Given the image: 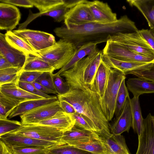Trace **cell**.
Here are the masks:
<instances>
[{
  "mask_svg": "<svg viewBox=\"0 0 154 154\" xmlns=\"http://www.w3.org/2000/svg\"><path fill=\"white\" fill-rule=\"evenodd\" d=\"M49 148L28 147H12L10 148L13 154H45L48 153Z\"/></svg>",
  "mask_w": 154,
  "mask_h": 154,
  "instance_id": "cell-43",
  "label": "cell"
},
{
  "mask_svg": "<svg viewBox=\"0 0 154 154\" xmlns=\"http://www.w3.org/2000/svg\"><path fill=\"white\" fill-rule=\"evenodd\" d=\"M77 49V48L72 43L60 38L52 46L35 51V56L48 63L56 70L64 66Z\"/></svg>",
  "mask_w": 154,
  "mask_h": 154,
  "instance_id": "cell-4",
  "label": "cell"
},
{
  "mask_svg": "<svg viewBox=\"0 0 154 154\" xmlns=\"http://www.w3.org/2000/svg\"><path fill=\"white\" fill-rule=\"evenodd\" d=\"M63 111L58 100L51 103L41 106L20 116L23 125L36 124L48 119L58 112Z\"/></svg>",
  "mask_w": 154,
  "mask_h": 154,
  "instance_id": "cell-11",
  "label": "cell"
},
{
  "mask_svg": "<svg viewBox=\"0 0 154 154\" xmlns=\"http://www.w3.org/2000/svg\"><path fill=\"white\" fill-rule=\"evenodd\" d=\"M88 5L94 21L103 23L113 22L118 19L106 2L99 0L88 1Z\"/></svg>",
  "mask_w": 154,
  "mask_h": 154,
  "instance_id": "cell-18",
  "label": "cell"
},
{
  "mask_svg": "<svg viewBox=\"0 0 154 154\" xmlns=\"http://www.w3.org/2000/svg\"><path fill=\"white\" fill-rule=\"evenodd\" d=\"M98 139L103 149V152L99 154H131L121 134H111L106 137L99 136Z\"/></svg>",
  "mask_w": 154,
  "mask_h": 154,
  "instance_id": "cell-16",
  "label": "cell"
},
{
  "mask_svg": "<svg viewBox=\"0 0 154 154\" xmlns=\"http://www.w3.org/2000/svg\"><path fill=\"white\" fill-rule=\"evenodd\" d=\"M70 115L75 120V125L97 133L94 124L87 117L77 112Z\"/></svg>",
  "mask_w": 154,
  "mask_h": 154,
  "instance_id": "cell-39",
  "label": "cell"
},
{
  "mask_svg": "<svg viewBox=\"0 0 154 154\" xmlns=\"http://www.w3.org/2000/svg\"><path fill=\"white\" fill-rule=\"evenodd\" d=\"M18 85L22 89L31 94L44 98H49L53 96L40 91L36 88L32 83L19 81Z\"/></svg>",
  "mask_w": 154,
  "mask_h": 154,
  "instance_id": "cell-44",
  "label": "cell"
},
{
  "mask_svg": "<svg viewBox=\"0 0 154 154\" xmlns=\"http://www.w3.org/2000/svg\"><path fill=\"white\" fill-rule=\"evenodd\" d=\"M33 5L42 13L64 3V0H30Z\"/></svg>",
  "mask_w": 154,
  "mask_h": 154,
  "instance_id": "cell-37",
  "label": "cell"
},
{
  "mask_svg": "<svg viewBox=\"0 0 154 154\" xmlns=\"http://www.w3.org/2000/svg\"><path fill=\"white\" fill-rule=\"evenodd\" d=\"M58 100L57 97L53 96L49 98L32 100L20 103L11 112L9 119L20 116L41 106L48 104Z\"/></svg>",
  "mask_w": 154,
  "mask_h": 154,
  "instance_id": "cell-25",
  "label": "cell"
},
{
  "mask_svg": "<svg viewBox=\"0 0 154 154\" xmlns=\"http://www.w3.org/2000/svg\"><path fill=\"white\" fill-rule=\"evenodd\" d=\"M128 89L134 97H139L141 94L154 93V82L146 81L139 78L128 79L126 82Z\"/></svg>",
  "mask_w": 154,
  "mask_h": 154,
  "instance_id": "cell-26",
  "label": "cell"
},
{
  "mask_svg": "<svg viewBox=\"0 0 154 154\" xmlns=\"http://www.w3.org/2000/svg\"><path fill=\"white\" fill-rule=\"evenodd\" d=\"M59 101L62 109L66 113L70 115L76 112L73 106L64 100Z\"/></svg>",
  "mask_w": 154,
  "mask_h": 154,
  "instance_id": "cell-48",
  "label": "cell"
},
{
  "mask_svg": "<svg viewBox=\"0 0 154 154\" xmlns=\"http://www.w3.org/2000/svg\"><path fill=\"white\" fill-rule=\"evenodd\" d=\"M20 103L0 92V118H6Z\"/></svg>",
  "mask_w": 154,
  "mask_h": 154,
  "instance_id": "cell-33",
  "label": "cell"
},
{
  "mask_svg": "<svg viewBox=\"0 0 154 154\" xmlns=\"http://www.w3.org/2000/svg\"><path fill=\"white\" fill-rule=\"evenodd\" d=\"M32 83L38 90L42 93L47 94H54L53 92L36 82H35Z\"/></svg>",
  "mask_w": 154,
  "mask_h": 154,
  "instance_id": "cell-50",
  "label": "cell"
},
{
  "mask_svg": "<svg viewBox=\"0 0 154 154\" xmlns=\"http://www.w3.org/2000/svg\"><path fill=\"white\" fill-rule=\"evenodd\" d=\"M131 6H134L142 14L149 26L154 29V0H128Z\"/></svg>",
  "mask_w": 154,
  "mask_h": 154,
  "instance_id": "cell-27",
  "label": "cell"
},
{
  "mask_svg": "<svg viewBox=\"0 0 154 154\" xmlns=\"http://www.w3.org/2000/svg\"><path fill=\"white\" fill-rule=\"evenodd\" d=\"M129 74H133L146 81L154 82V61L141 69L131 72Z\"/></svg>",
  "mask_w": 154,
  "mask_h": 154,
  "instance_id": "cell-40",
  "label": "cell"
},
{
  "mask_svg": "<svg viewBox=\"0 0 154 154\" xmlns=\"http://www.w3.org/2000/svg\"><path fill=\"white\" fill-rule=\"evenodd\" d=\"M149 113L144 119L141 133L138 136V145L136 154H154V120Z\"/></svg>",
  "mask_w": 154,
  "mask_h": 154,
  "instance_id": "cell-12",
  "label": "cell"
},
{
  "mask_svg": "<svg viewBox=\"0 0 154 154\" xmlns=\"http://www.w3.org/2000/svg\"><path fill=\"white\" fill-rule=\"evenodd\" d=\"M0 154H13L11 149L2 140L0 141Z\"/></svg>",
  "mask_w": 154,
  "mask_h": 154,
  "instance_id": "cell-49",
  "label": "cell"
},
{
  "mask_svg": "<svg viewBox=\"0 0 154 154\" xmlns=\"http://www.w3.org/2000/svg\"><path fill=\"white\" fill-rule=\"evenodd\" d=\"M102 52L103 55L127 62L149 63L154 61V57L140 55L109 40Z\"/></svg>",
  "mask_w": 154,
  "mask_h": 154,
  "instance_id": "cell-8",
  "label": "cell"
},
{
  "mask_svg": "<svg viewBox=\"0 0 154 154\" xmlns=\"http://www.w3.org/2000/svg\"><path fill=\"white\" fill-rule=\"evenodd\" d=\"M98 138L88 143H77L72 146L92 154H99L103 152V149Z\"/></svg>",
  "mask_w": 154,
  "mask_h": 154,
  "instance_id": "cell-36",
  "label": "cell"
},
{
  "mask_svg": "<svg viewBox=\"0 0 154 154\" xmlns=\"http://www.w3.org/2000/svg\"><path fill=\"white\" fill-rule=\"evenodd\" d=\"M0 55L5 57L13 67L22 69L25 63L26 54L10 45L5 34L0 33Z\"/></svg>",
  "mask_w": 154,
  "mask_h": 154,
  "instance_id": "cell-17",
  "label": "cell"
},
{
  "mask_svg": "<svg viewBox=\"0 0 154 154\" xmlns=\"http://www.w3.org/2000/svg\"><path fill=\"white\" fill-rule=\"evenodd\" d=\"M130 103L132 117L131 127L138 136L141 133L143 128V118L139 97L130 98Z\"/></svg>",
  "mask_w": 154,
  "mask_h": 154,
  "instance_id": "cell-30",
  "label": "cell"
},
{
  "mask_svg": "<svg viewBox=\"0 0 154 154\" xmlns=\"http://www.w3.org/2000/svg\"><path fill=\"white\" fill-rule=\"evenodd\" d=\"M5 35L6 41L12 47L26 54L36 56L35 51L23 39L12 31L7 32Z\"/></svg>",
  "mask_w": 154,
  "mask_h": 154,
  "instance_id": "cell-31",
  "label": "cell"
},
{
  "mask_svg": "<svg viewBox=\"0 0 154 154\" xmlns=\"http://www.w3.org/2000/svg\"><path fill=\"white\" fill-rule=\"evenodd\" d=\"M75 123V120L70 114L61 111L58 112L50 118L36 124L56 128L64 132L70 130L74 126Z\"/></svg>",
  "mask_w": 154,
  "mask_h": 154,
  "instance_id": "cell-21",
  "label": "cell"
},
{
  "mask_svg": "<svg viewBox=\"0 0 154 154\" xmlns=\"http://www.w3.org/2000/svg\"><path fill=\"white\" fill-rule=\"evenodd\" d=\"M53 73L51 72H43L35 82L52 91L54 94L57 95L53 79Z\"/></svg>",
  "mask_w": 154,
  "mask_h": 154,
  "instance_id": "cell-42",
  "label": "cell"
},
{
  "mask_svg": "<svg viewBox=\"0 0 154 154\" xmlns=\"http://www.w3.org/2000/svg\"><path fill=\"white\" fill-rule=\"evenodd\" d=\"M97 45L93 43H89L84 44L78 48L69 62L56 73L60 75L63 72L72 67L82 59L94 53L97 49Z\"/></svg>",
  "mask_w": 154,
  "mask_h": 154,
  "instance_id": "cell-28",
  "label": "cell"
},
{
  "mask_svg": "<svg viewBox=\"0 0 154 154\" xmlns=\"http://www.w3.org/2000/svg\"><path fill=\"white\" fill-rule=\"evenodd\" d=\"M135 23L126 15L122 16L115 22L107 23L92 21L73 25L67 28L65 26L54 30L60 39L70 42L78 48L84 44H97L106 42L114 35L119 33L138 32Z\"/></svg>",
  "mask_w": 154,
  "mask_h": 154,
  "instance_id": "cell-1",
  "label": "cell"
},
{
  "mask_svg": "<svg viewBox=\"0 0 154 154\" xmlns=\"http://www.w3.org/2000/svg\"><path fill=\"white\" fill-rule=\"evenodd\" d=\"M0 1L1 2L26 8H31L34 6L30 0H0Z\"/></svg>",
  "mask_w": 154,
  "mask_h": 154,
  "instance_id": "cell-47",
  "label": "cell"
},
{
  "mask_svg": "<svg viewBox=\"0 0 154 154\" xmlns=\"http://www.w3.org/2000/svg\"><path fill=\"white\" fill-rule=\"evenodd\" d=\"M129 96L126 99L123 110L120 115L109 123L111 133L114 135L121 134L124 132H128L132 123V117Z\"/></svg>",
  "mask_w": 154,
  "mask_h": 154,
  "instance_id": "cell-20",
  "label": "cell"
},
{
  "mask_svg": "<svg viewBox=\"0 0 154 154\" xmlns=\"http://www.w3.org/2000/svg\"><path fill=\"white\" fill-rule=\"evenodd\" d=\"M54 69L48 63L38 57L26 54V59L22 71L48 72L53 73Z\"/></svg>",
  "mask_w": 154,
  "mask_h": 154,
  "instance_id": "cell-29",
  "label": "cell"
},
{
  "mask_svg": "<svg viewBox=\"0 0 154 154\" xmlns=\"http://www.w3.org/2000/svg\"><path fill=\"white\" fill-rule=\"evenodd\" d=\"M49 154H92L67 144H57L49 148Z\"/></svg>",
  "mask_w": 154,
  "mask_h": 154,
  "instance_id": "cell-35",
  "label": "cell"
},
{
  "mask_svg": "<svg viewBox=\"0 0 154 154\" xmlns=\"http://www.w3.org/2000/svg\"><path fill=\"white\" fill-rule=\"evenodd\" d=\"M99 136L95 132L85 130L74 125L70 130L63 132L61 141L62 144H67L72 146L98 139Z\"/></svg>",
  "mask_w": 154,
  "mask_h": 154,
  "instance_id": "cell-15",
  "label": "cell"
},
{
  "mask_svg": "<svg viewBox=\"0 0 154 154\" xmlns=\"http://www.w3.org/2000/svg\"><path fill=\"white\" fill-rule=\"evenodd\" d=\"M139 32L154 52V35L150 30L143 29Z\"/></svg>",
  "mask_w": 154,
  "mask_h": 154,
  "instance_id": "cell-46",
  "label": "cell"
},
{
  "mask_svg": "<svg viewBox=\"0 0 154 154\" xmlns=\"http://www.w3.org/2000/svg\"><path fill=\"white\" fill-rule=\"evenodd\" d=\"M0 140L10 148L42 147L50 148L57 143L40 140L12 132L0 136Z\"/></svg>",
  "mask_w": 154,
  "mask_h": 154,
  "instance_id": "cell-13",
  "label": "cell"
},
{
  "mask_svg": "<svg viewBox=\"0 0 154 154\" xmlns=\"http://www.w3.org/2000/svg\"><path fill=\"white\" fill-rule=\"evenodd\" d=\"M65 26L69 28L73 25L94 21L88 5V1L75 0L65 15Z\"/></svg>",
  "mask_w": 154,
  "mask_h": 154,
  "instance_id": "cell-10",
  "label": "cell"
},
{
  "mask_svg": "<svg viewBox=\"0 0 154 154\" xmlns=\"http://www.w3.org/2000/svg\"><path fill=\"white\" fill-rule=\"evenodd\" d=\"M12 67L11 64L5 57L0 55V69Z\"/></svg>",
  "mask_w": 154,
  "mask_h": 154,
  "instance_id": "cell-51",
  "label": "cell"
},
{
  "mask_svg": "<svg viewBox=\"0 0 154 154\" xmlns=\"http://www.w3.org/2000/svg\"><path fill=\"white\" fill-rule=\"evenodd\" d=\"M48 154V153H46V154Z\"/></svg>",
  "mask_w": 154,
  "mask_h": 154,
  "instance_id": "cell-53",
  "label": "cell"
},
{
  "mask_svg": "<svg viewBox=\"0 0 154 154\" xmlns=\"http://www.w3.org/2000/svg\"><path fill=\"white\" fill-rule=\"evenodd\" d=\"M75 0H64V3L47 11L42 13L33 14L30 12L28 17L23 23L19 24L18 29H26L28 25L36 18L43 15L50 16L53 18L55 22H60L64 20L65 15L75 2Z\"/></svg>",
  "mask_w": 154,
  "mask_h": 154,
  "instance_id": "cell-19",
  "label": "cell"
},
{
  "mask_svg": "<svg viewBox=\"0 0 154 154\" xmlns=\"http://www.w3.org/2000/svg\"><path fill=\"white\" fill-rule=\"evenodd\" d=\"M21 72V69L13 67L0 69V86L12 83L18 85Z\"/></svg>",
  "mask_w": 154,
  "mask_h": 154,
  "instance_id": "cell-32",
  "label": "cell"
},
{
  "mask_svg": "<svg viewBox=\"0 0 154 154\" xmlns=\"http://www.w3.org/2000/svg\"><path fill=\"white\" fill-rule=\"evenodd\" d=\"M16 133L40 140L62 144L61 139L63 133L56 128L38 124L22 125L13 132Z\"/></svg>",
  "mask_w": 154,
  "mask_h": 154,
  "instance_id": "cell-7",
  "label": "cell"
},
{
  "mask_svg": "<svg viewBox=\"0 0 154 154\" xmlns=\"http://www.w3.org/2000/svg\"><path fill=\"white\" fill-rule=\"evenodd\" d=\"M21 14L15 6L5 3H0V29L12 31L19 24Z\"/></svg>",
  "mask_w": 154,
  "mask_h": 154,
  "instance_id": "cell-14",
  "label": "cell"
},
{
  "mask_svg": "<svg viewBox=\"0 0 154 154\" xmlns=\"http://www.w3.org/2000/svg\"><path fill=\"white\" fill-rule=\"evenodd\" d=\"M21 122L11 120L7 118H0V136L13 132L22 126Z\"/></svg>",
  "mask_w": 154,
  "mask_h": 154,
  "instance_id": "cell-38",
  "label": "cell"
},
{
  "mask_svg": "<svg viewBox=\"0 0 154 154\" xmlns=\"http://www.w3.org/2000/svg\"><path fill=\"white\" fill-rule=\"evenodd\" d=\"M102 59L110 68L118 70L125 75L129 74L132 71L140 69L151 63H142L127 62L108 56L103 54Z\"/></svg>",
  "mask_w": 154,
  "mask_h": 154,
  "instance_id": "cell-24",
  "label": "cell"
},
{
  "mask_svg": "<svg viewBox=\"0 0 154 154\" xmlns=\"http://www.w3.org/2000/svg\"><path fill=\"white\" fill-rule=\"evenodd\" d=\"M0 92L20 103L30 100L44 98L25 91L15 84H6L0 86Z\"/></svg>",
  "mask_w": 154,
  "mask_h": 154,
  "instance_id": "cell-23",
  "label": "cell"
},
{
  "mask_svg": "<svg viewBox=\"0 0 154 154\" xmlns=\"http://www.w3.org/2000/svg\"><path fill=\"white\" fill-rule=\"evenodd\" d=\"M102 51L97 49L93 54L77 63L72 67L60 74L64 77L71 88L91 89L99 66Z\"/></svg>",
  "mask_w": 154,
  "mask_h": 154,
  "instance_id": "cell-3",
  "label": "cell"
},
{
  "mask_svg": "<svg viewBox=\"0 0 154 154\" xmlns=\"http://www.w3.org/2000/svg\"><path fill=\"white\" fill-rule=\"evenodd\" d=\"M153 117H154V116H153Z\"/></svg>",
  "mask_w": 154,
  "mask_h": 154,
  "instance_id": "cell-52",
  "label": "cell"
},
{
  "mask_svg": "<svg viewBox=\"0 0 154 154\" xmlns=\"http://www.w3.org/2000/svg\"><path fill=\"white\" fill-rule=\"evenodd\" d=\"M111 68L102 60L96 72L91 89L97 94L99 100L102 98L105 91Z\"/></svg>",
  "mask_w": 154,
  "mask_h": 154,
  "instance_id": "cell-22",
  "label": "cell"
},
{
  "mask_svg": "<svg viewBox=\"0 0 154 154\" xmlns=\"http://www.w3.org/2000/svg\"><path fill=\"white\" fill-rule=\"evenodd\" d=\"M12 32L23 39L35 51L51 46L56 42L53 35L43 31L25 29H18Z\"/></svg>",
  "mask_w": 154,
  "mask_h": 154,
  "instance_id": "cell-9",
  "label": "cell"
},
{
  "mask_svg": "<svg viewBox=\"0 0 154 154\" xmlns=\"http://www.w3.org/2000/svg\"><path fill=\"white\" fill-rule=\"evenodd\" d=\"M59 100H64L72 105L76 111L88 118L92 122L100 136L106 137L110 134L109 123L101 108L97 94L88 88H71L67 93L57 95Z\"/></svg>",
  "mask_w": 154,
  "mask_h": 154,
  "instance_id": "cell-2",
  "label": "cell"
},
{
  "mask_svg": "<svg viewBox=\"0 0 154 154\" xmlns=\"http://www.w3.org/2000/svg\"><path fill=\"white\" fill-rule=\"evenodd\" d=\"M109 40L140 55L154 57V52L139 31L128 33H119L112 36Z\"/></svg>",
  "mask_w": 154,
  "mask_h": 154,
  "instance_id": "cell-6",
  "label": "cell"
},
{
  "mask_svg": "<svg viewBox=\"0 0 154 154\" xmlns=\"http://www.w3.org/2000/svg\"><path fill=\"white\" fill-rule=\"evenodd\" d=\"M43 72L22 71L21 72L19 81L32 83L35 82Z\"/></svg>",
  "mask_w": 154,
  "mask_h": 154,
  "instance_id": "cell-45",
  "label": "cell"
},
{
  "mask_svg": "<svg viewBox=\"0 0 154 154\" xmlns=\"http://www.w3.org/2000/svg\"><path fill=\"white\" fill-rule=\"evenodd\" d=\"M124 79L121 84L117 97L115 112V118H118L122 113L124 109L127 98L129 96L128 89Z\"/></svg>",
  "mask_w": 154,
  "mask_h": 154,
  "instance_id": "cell-34",
  "label": "cell"
},
{
  "mask_svg": "<svg viewBox=\"0 0 154 154\" xmlns=\"http://www.w3.org/2000/svg\"><path fill=\"white\" fill-rule=\"evenodd\" d=\"M125 78V75L122 72L111 68L105 91L100 100L102 111L109 122L114 116L117 97L121 83Z\"/></svg>",
  "mask_w": 154,
  "mask_h": 154,
  "instance_id": "cell-5",
  "label": "cell"
},
{
  "mask_svg": "<svg viewBox=\"0 0 154 154\" xmlns=\"http://www.w3.org/2000/svg\"><path fill=\"white\" fill-rule=\"evenodd\" d=\"M52 78L57 95H63L70 91L71 89L70 85L60 75L53 73Z\"/></svg>",
  "mask_w": 154,
  "mask_h": 154,
  "instance_id": "cell-41",
  "label": "cell"
}]
</instances>
